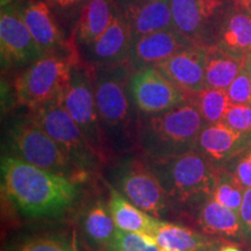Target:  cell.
I'll return each instance as SVG.
<instances>
[{"instance_id":"5bb4252c","label":"cell","mask_w":251,"mask_h":251,"mask_svg":"<svg viewBox=\"0 0 251 251\" xmlns=\"http://www.w3.org/2000/svg\"><path fill=\"white\" fill-rule=\"evenodd\" d=\"M15 6L29 29L31 36L39 46L42 55L68 51L76 47L75 37L70 42L63 37L48 1L27 0L15 4Z\"/></svg>"},{"instance_id":"52a82bcc","label":"cell","mask_w":251,"mask_h":251,"mask_svg":"<svg viewBox=\"0 0 251 251\" xmlns=\"http://www.w3.org/2000/svg\"><path fill=\"white\" fill-rule=\"evenodd\" d=\"M61 102L76 121L99 161H111L115 153L100 122L94 98L92 71L81 62L72 69L70 81L63 93Z\"/></svg>"},{"instance_id":"9c48e42d","label":"cell","mask_w":251,"mask_h":251,"mask_svg":"<svg viewBox=\"0 0 251 251\" xmlns=\"http://www.w3.org/2000/svg\"><path fill=\"white\" fill-rule=\"evenodd\" d=\"M114 188L153 218L172 215L164 188L146 159L128 158L115 169Z\"/></svg>"},{"instance_id":"9a60e30c","label":"cell","mask_w":251,"mask_h":251,"mask_svg":"<svg viewBox=\"0 0 251 251\" xmlns=\"http://www.w3.org/2000/svg\"><path fill=\"white\" fill-rule=\"evenodd\" d=\"M251 146V131H240L225 122L206 124L197 141V150L215 166H224Z\"/></svg>"},{"instance_id":"603a6c76","label":"cell","mask_w":251,"mask_h":251,"mask_svg":"<svg viewBox=\"0 0 251 251\" xmlns=\"http://www.w3.org/2000/svg\"><path fill=\"white\" fill-rule=\"evenodd\" d=\"M108 209L115 226L125 231L148 234L152 236L158 220L135 206L127 198L122 196L117 188L109 187Z\"/></svg>"},{"instance_id":"f546056e","label":"cell","mask_w":251,"mask_h":251,"mask_svg":"<svg viewBox=\"0 0 251 251\" xmlns=\"http://www.w3.org/2000/svg\"><path fill=\"white\" fill-rule=\"evenodd\" d=\"M227 92L233 105L251 106V77L246 67L229 85Z\"/></svg>"},{"instance_id":"f1b7e54d","label":"cell","mask_w":251,"mask_h":251,"mask_svg":"<svg viewBox=\"0 0 251 251\" xmlns=\"http://www.w3.org/2000/svg\"><path fill=\"white\" fill-rule=\"evenodd\" d=\"M15 251H78L72 241L58 236L34 237L25 241Z\"/></svg>"},{"instance_id":"5b68a950","label":"cell","mask_w":251,"mask_h":251,"mask_svg":"<svg viewBox=\"0 0 251 251\" xmlns=\"http://www.w3.org/2000/svg\"><path fill=\"white\" fill-rule=\"evenodd\" d=\"M80 62L76 47L68 51L43 55L19 74L14 80L17 101L29 109L61 100L72 69Z\"/></svg>"},{"instance_id":"74e56055","label":"cell","mask_w":251,"mask_h":251,"mask_svg":"<svg viewBox=\"0 0 251 251\" xmlns=\"http://www.w3.org/2000/svg\"><path fill=\"white\" fill-rule=\"evenodd\" d=\"M12 2H14V0H1V6L12 4Z\"/></svg>"},{"instance_id":"83f0119b","label":"cell","mask_w":251,"mask_h":251,"mask_svg":"<svg viewBox=\"0 0 251 251\" xmlns=\"http://www.w3.org/2000/svg\"><path fill=\"white\" fill-rule=\"evenodd\" d=\"M105 251H162L155 238L148 234L117 229L112 242Z\"/></svg>"},{"instance_id":"277c9868","label":"cell","mask_w":251,"mask_h":251,"mask_svg":"<svg viewBox=\"0 0 251 251\" xmlns=\"http://www.w3.org/2000/svg\"><path fill=\"white\" fill-rule=\"evenodd\" d=\"M206 122L192 102L185 100L164 112L144 114L139 119L137 148L144 158L183 155L197 148Z\"/></svg>"},{"instance_id":"d590c367","label":"cell","mask_w":251,"mask_h":251,"mask_svg":"<svg viewBox=\"0 0 251 251\" xmlns=\"http://www.w3.org/2000/svg\"><path fill=\"white\" fill-rule=\"evenodd\" d=\"M246 68H247V70H248V72H249V75L251 77V52L247 56V58H246Z\"/></svg>"},{"instance_id":"6da1fadb","label":"cell","mask_w":251,"mask_h":251,"mask_svg":"<svg viewBox=\"0 0 251 251\" xmlns=\"http://www.w3.org/2000/svg\"><path fill=\"white\" fill-rule=\"evenodd\" d=\"M2 187L17 208L30 218H51L74 205L78 190L74 180L6 156L1 162Z\"/></svg>"},{"instance_id":"8fae6325","label":"cell","mask_w":251,"mask_h":251,"mask_svg":"<svg viewBox=\"0 0 251 251\" xmlns=\"http://www.w3.org/2000/svg\"><path fill=\"white\" fill-rule=\"evenodd\" d=\"M131 48V34L121 5L113 21L93 42L83 46L84 64L91 69L114 67L128 63Z\"/></svg>"},{"instance_id":"1f68e13d","label":"cell","mask_w":251,"mask_h":251,"mask_svg":"<svg viewBox=\"0 0 251 251\" xmlns=\"http://www.w3.org/2000/svg\"><path fill=\"white\" fill-rule=\"evenodd\" d=\"M233 168L229 169L235 174L244 188L251 187V146L230 161Z\"/></svg>"},{"instance_id":"d6986e66","label":"cell","mask_w":251,"mask_h":251,"mask_svg":"<svg viewBox=\"0 0 251 251\" xmlns=\"http://www.w3.org/2000/svg\"><path fill=\"white\" fill-rule=\"evenodd\" d=\"M186 216H193L194 222L202 233L221 238L226 242H241L244 238L238 213L221 205L212 196L199 203Z\"/></svg>"},{"instance_id":"7a4b0ae2","label":"cell","mask_w":251,"mask_h":251,"mask_svg":"<svg viewBox=\"0 0 251 251\" xmlns=\"http://www.w3.org/2000/svg\"><path fill=\"white\" fill-rule=\"evenodd\" d=\"M91 71L97 109L106 137L115 155L128 151L137 146L139 127L129 87L133 69L125 63Z\"/></svg>"},{"instance_id":"4dcf8cb0","label":"cell","mask_w":251,"mask_h":251,"mask_svg":"<svg viewBox=\"0 0 251 251\" xmlns=\"http://www.w3.org/2000/svg\"><path fill=\"white\" fill-rule=\"evenodd\" d=\"M224 122L236 130L251 131V106L231 103Z\"/></svg>"},{"instance_id":"d4e9b609","label":"cell","mask_w":251,"mask_h":251,"mask_svg":"<svg viewBox=\"0 0 251 251\" xmlns=\"http://www.w3.org/2000/svg\"><path fill=\"white\" fill-rule=\"evenodd\" d=\"M117 229L108 207H105L100 200L94 201L87 208L83 219V230L92 249L105 251L112 242Z\"/></svg>"},{"instance_id":"7402d4cb","label":"cell","mask_w":251,"mask_h":251,"mask_svg":"<svg viewBox=\"0 0 251 251\" xmlns=\"http://www.w3.org/2000/svg\"><path fill=\"white\" fill-rule=\"evenodd\" d=\"M119 7L118 0H87L81 6L74 37L79 46H86L107 29Z\"/></svg>"},{"instance_id":"8d00e7d4","label":"cell","mask_w":251,"mask_h":251,"mask_svg":"<svg viewBox=\"0 0 251 251\" xmlns=\"http://www.w3.org/2000/svg\"><path fill=\"white\" fill-rule=\"evenodd\" d=\"M219 251H241V250L234 246H226L224 248H221Z\"/></svg>"},{"instance_id":"e575fe53","label":"cell","mask_w":251,"mask_h":251,"mask_svg":"<svg viewBox=\"0 0 251 251\" xmlns=\"http://www.w3.org/2000/svg\"><path fill=\"white\" fill-rule=\"evenodd\" d=\"M230 1L236 2V4L241 5L243 8H246L248 12L251 14V0H230Z\"/></svg>"},{"instance_id":"4316f807","label":"cell","mask_w":251,"mask_h":251,"mask_svg":"<svg viewBox=\"0 0 251 251\" xmlns=\"http://www.w3.org/2000/svg\"><path fill=\"white\" fill-rule=\"evenodd\" d=\"M244 191L246 188L233 171L226 166H218L212 193V197L216 201L233 209L234 212L240 213Z\"/></svg>"},{"instance_id":"d6a6232c","label":"cell","mask_w":251,"mask_h":251,"mask_svg":"<svg viewBox=\"0 0 251 251\" xmlns=\"http://www.w3.org/2000/svg\"><path fill=\"white\" fill-rule=\"evenodd\" d=\"M238 215L242 224L244 237L251 240V187L246 188L244 191L242 205H241Z\"/></svg>"},{"instance_id":"cb8c5ba5","label":"cell","mask_w":251,"mask_h":251,"mask_svg":"<svg viewBox=\"0 0 251 251\" xmlns=\"http://www.w3.org/2000/svg\"><path fill=\"white\" fill-rule=\"evenodd\" d=\"M246 58L229 54L215 45L207 46L205 48L206 86L227 90L246 67Z\"/></svg>"},{"instance_id":"2e32d148","label":"cell","mask_w":251,"mask_h":251,"mask_svg":"<svg viewBox=\"0 0 251 251\" xmlns=\"http://www.w3.org/2000/svg\"><path fill=\"white\" fill-rule=\"evenodd\" d=\"M196 45L175 27L140 37L131 43L128 64L133 71L156 67L181 49Z\"/></svg>"},{"instance_id":"836d02e7","label":"cell","mask_w":251,"mask_h":251,"mask_svg":"<svg viewBox=\"0 0 251 251\" xmlns=\"http://www.w3.org/2000/svg\"><path fill=\"white\" fill-rule=\"evenodd\" d=\"M87 0H48L50 5H54L56 7L67 9V8H72L76 7L78 5L83 6Z\"/></svg>"},{"instance_id":"30bf717a","label":"cell","mask_w":251,"mask_h":251,"mask_svg":"<svg viewBox=\"0 0 251 251\" xmlns=\"http://www.w3.org/2000/svg\"><path fill=\"white\" fill-rule=\"evenodd\" d=\"M129 87L134 106L143 114L164 112L186 100L183 91L155 67L134 71Z\"/></svg>"},{"instance_id":"4fadbf2b","label":"cell","mask_w":251,"mask_h":251,"mask_svg":"<svg viewBox=\"0 0 251 251\" xmlns=\"http://www.w3.org/2000/svg\"><path fill=\"white\" fill-rule=\"evenodd\" d=\"M174 27L193 43L209 46L207 35L222 12L225 0H170Z\"/></svg>"},{"instance_id":"44dd1931","label":"cell","mask_w":251,"mask_h":251,"mask_svg":"<svg viewBox=\"0 0 251 251\" xmlns=\"http://www.w3.org/2000/svg\"><path fill=\"white\" fill-rule=\"evenodd\" d=\"M162 251H219L226 241L172 222L158 220L152 233Z\"/></svg>"},{"instance_id":"7c38bea8","label":"cell","mask_w":251,"mask_h":251,"mask_svg":"<svg viewBox=\"0 0 251 251\" xmlns=\"http://www.w3.org/2000/svg\"><path fill=\"white\" fill-rule=\"evenodd\" d=\"M0 49L2 59L13 65H29L43 56L14 2L1 6Z\"/></svg>"},{"instance_id":"ba28073f","label":"cell","mask_w":251,"mask_h":251,"mask_svg":"<svg viewBox=\"0 0 251 251\" xmlns=\"http://www.w3.org/2000/svg\"><path fill=\"white\" fill-rule=\"evenodd\" d=\"M28 118L42 128L81 170L89 174L101 163L61 100L29 109Z\"/></svg>"},{"instance_id":"f35d334b","label":"cell","mask_w":251,"mask_h":251,"mask_svg":"<svg viewBox=\"0 0 251 251\" xmlns=\"http://www.w3.org/2000/svg\"><path fill=\"white\" fill-rule=\"evenodd\" d=\"M155 1H159V0H155Z\"/></svg>"},{"instance_id":"3957f363","label":"cell","mask_w":251,"mask_h":251,"mask_svg":"<svg viewBox=\"0 0 251 251\" xmlns=\"http://www.w3.org/2000/svg\"><path fill=\"white\" fill-rule=\"evenodd\" d=\"M164 188L172 213L186 216L212 196L216 169L197 149L165 158H144Z\"/></svg>"},{"instance_id":"e0dca14e","label":"cell","mask_w":251,"mask_h":251,"mask_svg":"<svg viewBox=\"0 0 251 251\" xmlns=\"http://www.w3.org/2000/svg\"><path fill=\"white\" fill-rule=\"evenodd\" d=\"M205 46L191 45L156 65V69L185 94L206 86Z\"/></svg>"},{"instance_id":"484cf974","label":"cell","mask_w":251,"mask_h":251,"mask_svg":"<svg viewBox=\"0 0 251 251\" xmlns=\"http://www.w3.org/2000/svg\"><path fill=\"white\" fill-rule=\"evenodd\" d=\"M187 101L192 102L200 112L206 124L224 122L231 102L227 90L205 87L201 91L185 94Z\"/></svg>"},{"instance_id":"ffe728a7","label":"cell","mask_w":251,"mask_h":251,"mask_svg":"<svg viewBox=\"0 0 251 251\" xmlns=\"http://www.w3.org/2000/svg\"><path fill=\"white\" fill-rule=\"evenodd\" d=\"M131 34V43L140 37L174 27L170 0H130L122 6Z\"/></svg>"},{"instance_id":"8992f818","label":"cell","mask_w":251,"mask_h":251,"mask_svg":"<svg viewBox=\"0 0 251 251\" xmlns=\"http://www.w3.org/2000/svg\"><path fill=\"white\" fill-rule=\"evenodd\" d=\"M8 144L14 157L43 170L74 181L87 176V172L81 170L70 156L29 118L13 125L8 134Z\"/></svg>"},{"instance_id":"ac0fdd59","label":"cell","mask_w":251,"mask_h":251,"mask_svg":"<svg viewBox=\"0 0 251 251\" xmlns=\"http://www.w3.org/2000/svg\"><path fill=\"white\" fill-rule=\"evenodd\" d=\"M233 2L222 11L215 21L212 33V45L229 54L246 58L251 52V14L242 6Z\"/></svg>"}]
</instances>
